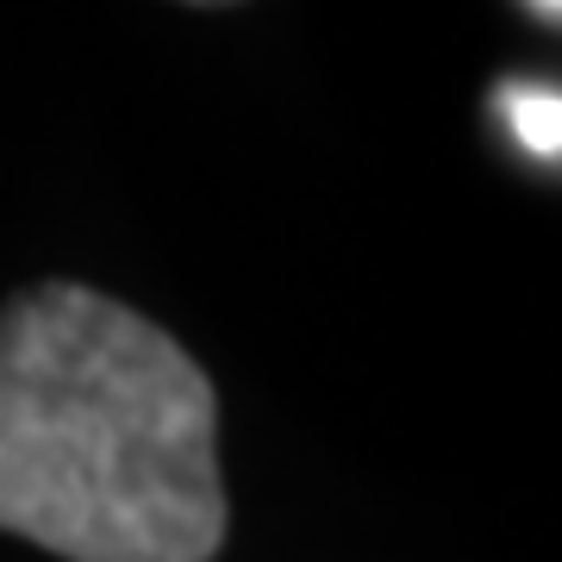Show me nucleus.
I'll return each mask as SVG.
<instances>
[{"label": "nucleus", "mask_w": 562, "mask_h": 562, "mask_svg": "<svg viewBox=\"0 0 562 562\" xmlns=\"http://www.w3.org/2000/svg\"><path fill=\"white\" fill-rule=\"evenodd\" d=\"M531 7H538L543 20H557V7H562V0H531Z\"/></svg>", "instance_id": "nucleus-3"}, {"label": "nucleus", "mask_w": 562, "mask_h": 562, "mask_svg": "<svg viewBox=\"0 0 562 562\" xmlns=\"http://www.w3.org/2000/svg\"><path fill=\"white\" fill-rule=\"evenodd\" d=\"M194 7H225V0H194Z\"/></svg>", "instance_id": "nucleus-4"}, {"label": "nucleus", "mask_w": 562, "mask_h": 562, "mask_svg": "<svg viewBox=\"0 0 562 562\" xmlns=\"http://www.w3.org/2000/svg\"><path fill=\"white\" fill-rule=\"evenodd\" d=\"M0 531L69 562H213L225 543L206 369L81 281L0 306Z\"/></svg>", "instance_id": "nucleus-1"}, {"label": "nucleus", "mask_w": 562, "mask_h": 562, "mask_svg": "<svg viewBox=\"0 0 562 562\" xmlns=\"http://www.w3.org/2000/svg\"><path fill=\"white\" fill-rule=\"evenodd\" d=\"M494 113H501L513 132H519V144L531 150V157H543V162H557V150H562V106H557V88L550 81H501V94H494Z\"/></svg>", "instance_id": "nucleus-2"}]
</instances>
